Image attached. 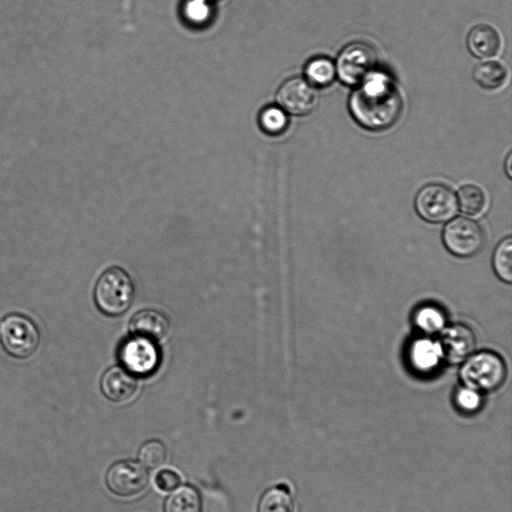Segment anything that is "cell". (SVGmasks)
<instances>
[{
	"mask_svg": "<svg viewBox=\"0 0 512 512\" xmlns=\"http://www.w3.org/2000/svg\"><path fill=\"white\" fill-rule=\"evenodd\" d=\"M262 129L272 135L282 133L288 125V117L281 107H266L260 114Z\"/></svg>",
	"mask_w": 512,
	"mask_h": 512,
	"instance_id": "obj_25",
	"label": "cell"
},
{
	"mask_svg": "<svg viewBox=\"0 0 512 512\" xmlns=\"http://www.w3.org/2000/svg\"><path fill=\"white\" fill-rule=\"evenodd\" d=\"M167 450L160 440L152 439L142 444L138 452L140 464L148 469H155L164 464Z\"/></svg>",
	"mask_w": 512,
	"mask_h": 512,
	"instance_id": "obj_24",
	"label": "cell"
},
{
	"mask_svg": "<svg viewBox=\"0 0 512 512\" xmlns=\"http://www.w3.org/2000/svg\"><path fill=\"white\" fill-rule=\"evenodd\" d=\"M155 484L161 491L169 492L180 486L181 477L176 471L164 468L157 472Z\"/></svg>",
	"mask_w": 512,
	"mask_h": 512,
	"instance_id": "obj_27",
	"label": "cell"
},
{
	"mask_svg": "<svg viewBox=\"0 0 512 512\" xmlns=\"http://www.w3.org/2000/svg\"><path fill=\"white\" fill-rule=\"evenodd\" d=\"M257 512H295V502L286 485H276L265 491L257 506Z\"/></svg>",
	"mask_w": 512,
	"mask_h": 512,
	"instance_id": "obj_17",
	"label": "cell"
},
{
	"mask_svg": "<svg viewBox=\"0 0 512 512\" xmlns=\"http://www.w3.org/2000/svg\"><path fill=\"white\" fill-rule=\"evenodd\" d=\"M511 160H512V155H511V153H509V155H508V156H507V158H506V165H505V169H506V173H507V175H508L510 178L512 177Z\"/></svg>",
	"mask_w": 512,
	"mask_h": 512,
	"instance_id": "obj_28",
	"label": "cell"
},
{
	"mask_svg": "<svg viewBox=\"0 0 512 512\" xmlns=\"http://www.w3.org/2000/svg\"><path fill=\"white\" fill-rule=\"evenodd\" d=\"M467 46L474 56L486 59L500 52L502 40L495 28L487 24H479L470 30Z\"/></svg>",
	"mask_w": 512,
	"mask_h": 512,
	"instance_id": "obj_14",
	"label": "cell"
},
{
	"mask_svg": "<svg viewBox=\"0 0 512 512\" xmlns=\"http://www.w3.org/2000/svg\"><path fill=\"white\" fill-rule=\"evenodd\" d=\"M134 284L129 274L118 266L106 269L96 281L94 302L105 315L118 316L131 305Z\"/></svg>",
	"mask_w": 512,
	"mask_h": 512,
	"instance_id": "obj_2",
	"label": "cell"
},
{
	"mask_svg": "<svg viewBox=\"0 0 512 512\" xmlns=\"http://www.w3.org/2000/svg\"><path fill=\"white\" fill-rule=\"evenodd\" d=\"M118 356L123 368L135 377L151 375L160 363L156 342L138 335H132L121 343Z\"/></svg>",
	"mask_w": 512,
	"mask_h": 512,
	"instance_id": "obj_6",
	"label": "cell"
},
{
	"mask_svg": "<svg viewBox=\"0 0 512 512\" xmlns=\"http://www.w3.org/2000/svg\"><path fill=\"white\" fill-rule=\"evenodd\" d=\"M414 321L419 329L431 334L440 331L444 327L445 316L438 307L425 305L415 312Z\"/></svg>",
	"mask_w": 512,
	"mask_h": 512,
	"instance_id": "obj_22",
	"label": "cell"
},
{
	"mask_svg": "<svg viewBox=\"0 0 512 512\" xmlns=\"http://www.w3.org/2000/svg\"><path fill=\"white\" fill-rule=\"evenodd\" d=\"M349 109L361 127L383 131L400 119L403 98L390 77L374 72L351 93Z\"/></svg>",
	"mask_w": 512,
	"mask_h": 512,
	"instance_id": "obj_1",
	"label": "cell"
},
{
	"mask_svg": "<svg viewBox=\"0 0 512 512\" xmlns=\"http://www.w3.org/2000/svg\"><path fill=\"white\" fill-rule=\"evenodd\" d=\"M415 208L424 220L440 223L450 220L457 212L454 192L443 184H428L415 197Z\"/></svg>",
	"mask_w": 512,
	"mask_h": 512,
	"instance_id": "obj_7",
	"label": "cell"
},
{
	"mask_svg": "<svg viewBox=\"0 0 512 512\" xmlns=\"http://www.w3.org/2000/svg\"><path fill=\"white\" fill-rule=\"evenodd\" d=\"M442 356L440 344L425 338L412 342L408 352L411 366L421 373H430L435 370Z\"/></svg>",
	"mask_w": 512,
	"mask_h": 512,
	"instance_id": "obj_15",
	"label": "cell"
},
{
	"mask_svg": "<svg viewBox=\"0 0 512 512\" xmlns=\"http://www.w3.org/2000/svg\"><path fill=\"white\" fill-rule=\"evenodd\" d=\"M305 75L312 86L325 87L331 84L336 76L335 64L328 57H314L307 63Z\"/></svg>",
	"mask_w": 512,
	"mask_h": 512,
	"instance_id": "obj_19",
	"label": "cell"
},
{
	"mask_svg": "<svg viewBox=\"0 0 512 512\" xmlns=\"http://www.w3.org/2000/svg\"><path fill=\"white\" fill-rule=\"evenodd\" d=\"M0 342L9 355L25 359L36 352L40 343V332L29 317L11 313L0 325Z\"/></svg>",
	"mask_w": 512,
	"mask_h": 512,
	"instance_id": "obj_4",
	"label": "cell"
},
{
	"mask_svg": "<svg viewBox=\"0 0 512 512\" xmlns=\"http://www.w3.org/2000/svg\"><path fill=\"white\" fill-rule=\"evenodd\" d=\"M211 0H184L182 3V16L191 26L203 27L213 18L214 7Z\"/></svg>",
	"mask_w": 512,
	"mask_h": 512,
	"instance_id": "obj_20",
	"label": "cell"
},
{
	"mask_svg": "<svg viewBox=\"0 0 512 512\" xmlns=\"http://www.w3.org/2000/svg\"><path fill=\"white\" fill-rule=\"evenodd\" d=\"M378 54L369 43L356 41L340 52L336 61V73L347 85H359L376 72Z\"/></svg>",
	"mask_w": 512,
	"mask_h": 512,
	"instance_id": "obj_5",
	"label": "cell"
},
{
	"mask_svg": "<svg viewBox=\"0 0 512 512\" xmlns=\"http://www.w3.org/2000/svg\"><path fill=\"white\" fill-rule=\"evenodd\" d=\"M443 357L452 364L467 359L475 349L476 341L472 330L461 324L453 325L443 331L440 340Z\"/></svg>",
	"mask_w": 512,
	"mask_h": 512,
	"instance_id": "obj_11",
	"label": "cell"
},
{
	"mask_svg": "<svg viewBox=\"0 0 512 512\" xmlns=\"http://www.w3.org/2000/svg\"><path fill=\"white\" fill-rule=\"evenodd\" d=\"M105 482L116 496L133 497L147 487L148 473L145 467L135 461H118L108 469Z\"/></svg>",
	"mask_w": 512,
	"mask_h": 512,
	"instance_id": "obj_9",
	"label": "cell"
},
{
	"mask_svg": "<svg viewBox=\"0 0 512 512\" xmlns=\"http://www.w3.org/2000/svg\"><path fill=\"white\" fill-rule=\"evenodd\" d=\"M455 404L462 412L474 413L481 407L482 398L478 391L464 386L456 392Z\"/></svg>",
	"mask_w": 512,
	"mask_h": 512,
	"instance_id": "obj_26",
	"label": "cell"
},
{
	"mask_svg": "<svg viewBox=\"0 0 512 512\" xmlns=\"http://www.w3.org/2000/svg\"><path fill=\"white\" fill-rule=\"evenodd\" d=\"M506 375L503 360L490 351H481L469 356L460 370V378L465 387L480 391L499 388Z\"/></svg>",
	"mask_w": 512,
	"mask_h": 512,
	"instance_id": "obj_3",
	"label": "cell"
},
{
	"mask_svg": "<svg viewBox=\"0 0 512 512\" xmlns=\"http://www.w3.org/2000/svg\"><path fill=\"white\" fill-rule=\"evenodd\" d=\"M507 69L497 61H485L473 71L474 80L485 89H497L507 80Z\"/></svg>",
	"mask_w": 512,
	"mask_h": 512,
	"instance_id": "obj_18",
	"label": "cell"
},
{
	"mask_svg": "<svg viewBox=\"0 0 512 512\" xmlns=\"http://www.w3.org/2000/svg\"><path fill=\"white\" fill-rule=\"evenodd\" d=\"M443 242L446 248L456 256L470 257L483 246L484 234L480 226L473 220L458 217L445 226Z\"/></svg>",
	"mask_w": 512,
	"mask_h": 512,
	"instance_id": "obj_8",
	"label": "cell"
},
{
	"mask_svg": "<svg viewBox=\"0 0 512 512\" xmlns=\"http://www.w3.org/2000/svg\"><path fill=\"white\" fill-rule=\"evenodd\" d=\"M211 1H214V0H211Z\"/></svg>",
	"mask_w": 512,
	"mask_h": 512,
	"instance_id": "obj_29",
	"label": "cell"
},
{
	"mask_svg": "<svg viewBox=\"0 0 512 512\" xmlns=\"http://www.w3.org/2000/svg\"><path fill=\"white\" fill-rule=\"evenodd\" d=\"M101 391L106 398L114 402H125L137 391L136 377L122 366H113L102 375Z\"/></svg>",
	"mask_w": 512,
	"mask_h": 512,
	"instance_id": "obj_12",
	"label": "cell"
},
{
	"mask_svg": "<svg viewBox=\"0 0 512 512\" xmlns=\"http://www.w3.org/2000/svg\"><path fill=\"white\" fill-rule=\"evenodd\" d=\"M132 335H138L152 341L164 339L170 330L168 318L155 309H142L136 312L129 322Z\"/></svg>",
	"mask_w": 512,
	"mask_h": 512,
	"instance_id": "obj_13",
	"label": "cell"
},
{
	"mask_svg": "<svg viewBox=\"0 0 512 512\" xmlns=\"http://www.w3.org/2000/svg\"><path fill=\"white\" fill-rule=\"evenodd\" d=\"M277 101L284 111L294 115H306L317 104L314 86L306 79L293 77L285 81L277 92Z\"/></svg>",
	"mask_w": 512,
	"mask_h": 512,
	"instance_id": "obj_10",
	"label": "cell"
},
{
	"mask_svg": "<svg viewBox=\"0 0 512 512\" xmlns=\"http://www.w3.org/2000/svg\"><path fill=\"white\" fill-rule=\"evenodd\" d=\"M493 266L500 279L510 283L512 281V238L503 239L495 249Z\"/></svg>",
	"mask_w": 512,
	"mask_h": 512,
	"instance_id": "obj_23",
	"label": "cell"
},
{
	"mask_svg": "<svg viewBox=\"0 0 512 512\" xmlns=\"http://www.w3.org/2000/svg\"><path fill=\"white\" fill-rule=\"evenodd\" d=\"M457 202L462 212L476 216L485 210L487 199L480 187L465 185L458 192Z\"/></svg>",
	"mask_w": 512,
	"mask_h": 512,
	"instance_id": "obj_21",
	"label": "cell"
},
{
	"mask_svg": "<svg viewBox=\"0 0 512 512\" xmlns=\"http://www.w3.org/2000/svg\"><path fill=\"white\" fill-rule=\"evenodd\" d=\"M164 512H203L200 493L190 485L176 488L164 503Z\"/></svg>",
	"mask_w": 512,
	"mask_h": 512,
	"instance_id": "obj_16",
	"label": "cell"
}]
</instances>
